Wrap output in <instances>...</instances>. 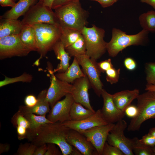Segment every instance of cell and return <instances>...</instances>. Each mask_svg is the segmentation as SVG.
I'll use <instances>...</instances> for the list:
<instances>
[{
    "label": "cell",
    "mask_w": 155,
    "mask_h": 155,
    "mask_svg": "<svg viewBox=\"0 0 155 155\" xmlns=\"http://www.w3.org/2000/svg\"><path fill=\"white\" fill-rule=\"evenodd\" d=\"M118 0H96L103 8L108 7L112 5Z\"/></svg>",
    "instance_id": "bcb514c9"
},
{
    "label": "cell",
    "mask_w": 155,
    "mask_h": 155,
    "mask_svg": "<svg viewBox=\"0 0 155 155\" xmlns=\"http://www.w3.org/2000/svg\"><path fill=\"white\" fill-rule=\"evenodd\" d=\"M98 68L101 72L104 73L108 69L113 67L111 59L97 63Z\"/></svg>",
    "instance_id": "74e56055"
},
{
    "label": "cell",
    "mask_w": 155,
    "mask_h": 155,
    "mask_svg": "<svg viewBox=\"0 0 155 155\" xmlns=\"http://www.w3.org/2000/svg\"><path fill=\"white\" fill-rule=\"evenodd\" d=\"M72 84L71 94L74 102L80 103L86 108L95 111L90 103L88 91L91 85L86 75L77 79Z\"/></svg>",
    "instance_id": "5bb4252c"
},
{
    "label": "cell",
    "mask_w": 155,
    "mask_h": 155,
    "mask_svg": "<svg viewBox=\"0 0 155 155\" xmlns=\"http://www.w3.org/2000/svg\"><path fill=\"white\" fill-rule=\"evenodd\" d=\"M127 127L125 120L122 119L118 121L109 133L106 141L109 144L118 148L124 155H133V139L127 138L124 135Z\"/></svg>",
    "instance_id": "ba28073f"
},
{
    "label": "cell",
    "mask_w": 155,
    "mask_h": 155,
    "mask_svg": "<svg viewBox=\"0 0 155 155\" xmlns=\"http://www.w3.org/2000/svg\"><path fill=\"white\" fill-rule=\"evenodd\" d=\"M146 91L136 98L138 113L131 120L127 127L129 131H138L145 121L155 118V92Z\"/></svg>",
    "instance_id": "5b68a950"
},
{
    "label": "cell",
    "mask_w": 155,
    "mask_h": 155,
    "mask_svg": "<svg viewBox=\"0 0 155 155\" xmlns=\"http://www.w3.org/2000/svg\"><path fill=\"white\" fill-rule=\"evenodd\" d=\"M65 49L71 57L86 54V43L82 34L75 42Z\"/></svg>",
    "instance_id": "83f0119b"
},
{
    "label": "cell",
    "mask_w": 155,
    "mask_h": 155,
    "mask_svg": "<svg viewBox=\"0 0 155 155\" xmlns=\"http://www.w3.org/2000/svg\"><path fill=\"white\" fill-rule=\"evenodd\" d=\"M23 26L22 21L18 19L0 18V38L19 34Z\"/></svg>",
    "instance_id": "7402d4cb"
},
{
    "label": "cell",
    "mask_w": 155,
    "mask_h": 155,
    "mask_svg": "<svg viewBox=\"0 0 155 155\" xmlns=\"http://www.w3.org/2000/svg\"><path fill=\"white\" fill-rule=\"evenodd\" d=\"M16 127L18 140H21L26 138L28 129L24 127L19 126H17Z\"/></svg>",
    "instance_id": "ee69618b"
},
{
    "label": "cell",
    "mask_w": 155,
    "mask_h": 155,
    "mask_svg": "<svg viewBox=\"0 0 155 155\" xmlns=\"http://www.w3.org/2000/svg\"><path fill=\"white\" fill-rule=\"evenodd\" d=\"M148 32L143 29L136 34L130 35L119 29L113 28L111 39L107 43L106 49L109 55L115 57L128 46L142 44L147 38Z\"/></svg>",
    "instance_id": "277c9868"
},
{
    "label": "cell",
    "mask_w": 155,
    "mask_h": 155,
    "mask_svg": "<svg viewBox=\"0 0 155 155\" xmlns=\"http://www.w3.org/2000/svg\"><path fill=\"white\" fill-rule=\"evenodd\" d=\"M11 121L16 127L18 126H21L27 129L28 130L30 128L29 121L19 111L13 116Z\"/></svg>",
    "instance_id": "1f68e13d"
},
{
    "label": "cell",
    "mask_w": 155,
    "mask_h": 155,
    "mask_svg": "<svg viewBox=\"0 0 155 155\" xmlns=\"http://www.w3.org/2000/svg\"><path fill=\"white\" fill-rule=\"evenodd\" d=\"M80 65L76 57H74L72 63L65 72L58 73L55 75L59 80L72 84L77 79L86 75Z\"/></svg>",
    "instance_id": "44dd1931"
},
{
    "label": "cell",
    "mask_w": 155,
    "mask_h": 155,
    "mask_svg": "<svg viewBox=\"0 0 155 155\" xmlns=\"http://www.w3.org/2000/svg\"><path fill=\"white\" fill-rule=\"evenodd\" d=\"M120 71V68L116 69L114 67L107 70L105 72L106 81L111 84L117 83L119 78Z\"/></svg>",
    "instance_id": "e575fe53"
},
{
    "label": "cell",
    "mask_w": 155,
    "mask_h": 155,
    "mask_svg": "<svg viewBox=\"0 0 155 155\" xmlns=\"http://www.w3.org/2000/svg\"><path fill=\"white\" fill-rule=\"evenodd\" d=\"M141 1L149 5L155 9V0H141Z\"/></svg>",
    "instance_id": "f907efd6"
},
{
    "label": "cell",
    "mask_w": 155,
    "mask_h": 155,
    "mask_svg": "<svg viewBox=\"0 0 155 155\" xmlns=\"http://www.w3.org/2000/svg\"><path fill=\"white\" fill-rule=\"evenodd\" d=\"M139 94V90L135 89L132 90H126L112 94L113 102L116 107L125 112L126 109L131 102L136 99Z\"/></svg>",
    "instance_id": "ac0fdd59"
},
{
    "label": "cell",
    "mask_w": 155,
    "mask_h": 155,
    "mask_svg": "<svg viewBox=\"0 0 155 155\" xmlns=\"http://www.w3.org/2000/svg\"><path fill=\"white\" fill-rule=\"evenodd\" d=\"M10 148V145L8 144L1 143L0 144V154L8 152Z\"/></svg>",
    "instance_id": "c3c4849f"
},
{
    "label": "cell",
    "mask_w": 155,
    "mask_h": 155,
    "mask_svg": "<svg viewBox=\"0 0 155 155\" xmlns=\"http://www.w3.org/2000/svg\"><path fill=\"white\" fill-rule=\"evenodd\" d=\"M32 50L20 40L19 34L0 38V59L26 56Z\"/></svg>",
    "instance_id": "9c48e42d"
},
{
    "label": "cell",
    "mask_w": 155,
    "mask_h": 155,
    "mask_svg": "<svg viewBox=\"0 0 155 155\" xmlns=\"http://www.w3.org/2000/svg\"><path fill=\"white\" fill-rule=\"evenodd\" d=\"M22 42L32 51H37V46L36 36L34 30L32 26L23 25L19 34Z\"/></svg>",
    "instance_id": "cb8c5ba5"
},
{
    "label": "cell",
    "mask_w": 155,
    "mask_h": 155,
    "mask_svg": "<svg viewBox=\"0 0 155 155\" xmlns=\"http://www.w3.org/2000/svg\"><path fill=\"white\" fill-rule=\"evenodd\" d=\"M102 155H124L118 148L109 144L107 142L105 143Z\"/></svg>",
    "instance_id": "d590c367"
},
{
    "label": "cell",
    "mask_w": 155,
    "mask_h": 155,
    "mask_svg": "<svg viewBox=\"0 0 155 155\" xmlns=\"http://www.w3.org/2000/svg\"><path fill=\"white\" fill-rule=\"evenodd\" d=\"M15 0H0V5L3 7H14L16 5Z\"/></svg>",
    "instance_id": "7dc6e473"
},
{
    "label": "cell",
    "mask_w": 155,
    "mask_h": 155,
    "mask_svg": "<svg viewBox=\"0 0 155 155\" xmlns=\"http://www.w3.org/2000/svg\"><path fill=\"white\" fill-rule=\"evenodd\" d=\"M145 90L146 91H151L155 92V85L146 84Z\"/></svg>",
    "instance_id": "816d5d0a"
},
{
    "label": "cell",
    "mask_w": 155,
    "mask_h": 155,
    "mask_svg": "<svg viewBox=\"0 0 155 155\" xmlns=\"http://www.w3.org/2000/svg\"><path fill=\"white\" fill-rule=\"evenodd\" d=\"M91 1H96V0H90Z\"/></svg>",
    "instance_id": "11a10c76"
},
{
    "label": "cell",
    "mask_w": 155,
    "mask_h": 155,
    "mask_svg": "<svg viewBox=\"0 0 155 155\" xmlns=\"http://www.w3.org/2000/svg\"><path fill=\"white\" fill-rule=\"evenodd\" d=\"M60 40L65 49L75 42L82 35L81 31L75 29L62 28Z\"/></svg>",
    "instance_id": "484cf974"
},
{
    "label": "cell",
    "mask_w": 155,
    "mask_h": 155,
    "mask_svg": "<svg viewBox=\"0 0 155 155\" xmlns=\"http://www.w3.org/2000/svg\"><path fill=\"white\" fill-rule=\"evenodd\" d=\"M54 0H38V1L42 3L44 5L48 6L52 9V5Z\"/></svg>",
    "instance_id": "681fc988"
},
{
    "label": "cell",
    "mask_w": 155,
    "mask_h": 155,
    "mask_svg": "<svg viewBox=\"0 0 155 155\" xmlns=\"http://www.w3.org/2000/svg\"><path fill=\"white\" fill-rule=\"evenodd\" d=\"M21 113L30 123V128L29 129L36 128L46 124L53 123L46 118V116L35 115L32 113Z\"/></svg>",
    "instance_id": "f1b7e54d"
},
{
    "label": "cell",
    "mask_w": 155,
    "mask_h": 155,
    "mask_svg": "<svg viewBox=\"0 0 155 155\" xmlns=\"http://www.w3.org/2000/svg\"><path fill=\"white\" fill-rule=\"evenodd\" d=\"M115 124L107 125L95 127L80 132L87 138L96 150L98 155H102L104 144L108 135Z\"/></svg>",
    "instance_id": "7c38bea8"
},
{
    "label": "cell",
    "mask_w": 155,
    "mask_h": 155,
    "mask_svg": "<svg viewBox=\"0 0 155 155\" xmlns=\"http://www.w3.org/2000/svg\"><path fill=\"white\" fill-rule=\"evenodd\" d=\"M47 90H42L38 94V102L32 107H28L26 105L19 106L18 111L22 113H32L40 115L46 116L50 111V105L46 99Z\"/></svg>",
    "instance_id": "d6986e66"
},
{
    "label": "cell",
    "mask_w": 155,
    "mask_h": 155,
    "mask_svg": "<svg viewBox=\"0 0 155 155\" xmlns=\"http://www.w3.org/2000/svg\"><path fill=\"white\" fill-rule=\"evenodd\" d=\"M61 123L70 129L80 132L95 127L108 124L103 118L100 109L97 110L93 115L84 119L79 121L69 120Z\"/></svg>",
    "instance_id": "9a60e30c"
},
{
    "label": "cell",
    "mask_w": 155,
    "mask_h": 155,
    "mask_svg": "<svg viewBox=\"0 0 155 155\" xmlns=\"http://www.w3.org/2000/svg\"><path fill=\"white\" fill-rule=\"evenodd\" d=\"M47 69L51 84L47 90L46 99L51 108L62 98L71 93L72 84L58 79L54 75L51 67L49 66Z\"/></svg>",
    "instance_id": "8fae6325"
},
{
    "label": "cell",
    "mask_w": 155,
    "mask_h": 155,
    "mask_svg": "<svg viewBox=\"0 0 155 155\" xmlns=\"http://www.w3.org/2000/svg\"><path fill=\"white\" fill-rule=\"evenodd\" d=\"M152 149L154 153V155H155V146L152 147Z\"/></svg>",
    "instance_id": "db71d44e"
},
{
    "label": "cell",
    "mask_w": 155,
    "mask_h": 155,
    "mask_svg": "<svg viewBox=\"0 0 155 155\" xmlns=\"http://www.w3.org/2000/svg\"><path fill=\"white\" fill-rule=\"evenodd\" d=\"M15 0V1H16V0Z\"/></svg>",
    "instance_id": "9f6ffc18"
},
{
    "label": "cell",
    "mask_w": 155,
    "mask_h": 155,
    "mask_svg": "<svg viewBox=\"0 0 155 155\" xmlns=\"http://www.w3.org/2000/svg\"><path fill=\"white\" fill-rule=\"evenodd\" d=\"M95 112L84 107L80 103L74 102L70 110V120L79 121L84 119L91 116Z\"/></svg>",
    "instance_id": "d4e9b609"
},
{
    "label": "cell",
    "mask_w": 155,
    "mask_h": 155,
    "mask_svg": "<svg viewBox=\"0 0 155 155\" xmlns=\"http://www.w3.org/2000/svg\"><path fill=\"white\" fill-rule=\"evenodd\" d=\"M101 96L103 99V104L101 112L106 121L108 123H113L123 119L125 113L116 107L113 101L112 94L103 89Z\"/></svg>",
    "instance_id": "2e32d148"
},
{
    "label": "cell",
    "mask_w": 155,
    "mask_h": 155,
    "mask_svg": "<svg viewBox=\"0 0 155 155\" xmlns=\"http://www.w3.org/2000/svg\"><path fill=\"white\" fill-rule=\"evenodd\" d=\"M65 96L64 99L57 102L50 110L47 118L53 123H62L70 120V110L74 101L71 93Z\"/></svg>",
    "instance_id": "4fadbf2b"
},
{
    "label": "cell",
    "mask_w": 155,
    "mask_h": 155,
    "mask_svg": "<svg viewBox=\"0 0 155 155\" xmlns=\"http://www.w3.org/2000/svg\"><path fill=\"white\" fill-rule=\"evenodd\" d=\"M145 67L147 84L155 85V62L148 63Z\"/></svg>",
    "instance_id": "d6a6232c"
},
{
    "label": "cell",
    "mask_w": 155,
    "mask_h": 155,
    "mask_svg": "<svg viewBox=\"0 0 155 155\" xmlns=\"http://www.w3.org/2000/svg\"><path fill=\"white\" fill-rule=\"evenodd\" d=\"M37 146L32 143H26L20 145L15 155H34Z\"/></svg>",
    "instance_id": "836d02e7"
},
{
    "label": "cell",
    "mask_w": 155,
    "mask_h": 155,
    "mask_svg": "<svg viewBox=\"0 0 155 155\" xmlns=\"http://www.w3.org/2000/svg\"><path fill=\"white\" fill-rule=\"evenodd\" d=\"M125 113L128 117L132 118L136 116L138 113L137 106L130 105L125 110Z\"/></svg>",
    "instance_id": "b9f144b4"
},
{
    "label": "cell",
    "mask_w": 155,
    "mask_h": 155,
    "mask_svg": "<svg viewBox=\"0 0 155 155\" xmlns=\"http://www.w3.org/2000/svg\"><path fill=\"white\" fill-rule=\"evenodd\" d=\"M139 141L143 144L152 148L155 146V138L148 133L143 136Z\"/></svg>",
    "instance_id": "8d00e7d4"
},
{
    "label": "cell",
    "mask_w": 155,
    "mask_h": 155,
    "mask_svg": "<svg viewBox=\"0 0 155 155\" xmlns=\"http://www.w3.org/2000/svg\"><path fill=\"white\" fill-rule=\"evenodd\" d=\"M139 20L143 29L155 32V11H148L143 13L140 16Z\"/></svg>",
    "instance_id": "4316f807"
},
{
    "label": "cell",
    "mask_w": 155,
    "mask_h": 155,
    "mask_svg": "<svg viewBox=\"0 0 155 155\" xmlns=\"http://www.w3.org/2000/svg\"><path fill=\"white\" fill-rule=\"evenodd\" d=\"M75 57L82 67L83 72L88 78L91 87L98 96H100L103 85L100 79L101 72L98 68L96 61L86 54Z\"/></svg>",
    "instance_id": "30bf717a"
},
{
    "label": "cell",
    "mask_w": 155,
    "mask_h": 155,
    "mask_svg": "<svg viewBox=\"0 0 155 155\" xmlns=\"http://www.w3.org/2000/svg\"><path fill=\"white\" fill-rule=\"evenodd\" d=\"M70 129L59 122L47 123L28 130L26 138L37 146L49 143L55 144L59 147L63 155H81L67 141Z\"/></svg>",
    "instance_id": "6da1fadb"
},
{
    "label": "cell",
    "mask_w": 155,
    "mask_h": 155,
    "mask_svg": "<svg viewBox=\"0 0 155 155\" xmlns=\"http://www.w3.org/2000/svg\"><path fill=\"white\" fill-rule=\"evenodd\" d=\"M133 139V151L135 155H154L152 148L141 143L137 137Z\"/></svg>",
    "instance_id": "f546056e"
},
{
    "label": "cell",
    "mask_w": 155,
    "mask_h": 155,
    "mask_svg": "<svg viewBox=\"0 0 155 155\" xmlns=\"http://www.w3.org/2000/svg\"><path fill=\"white\" fill-rule=\"evenodd\" d=\"M36 36L37 50L40 55L35 62L46 56L49 51L52 50L54 45L60 40L61 29L60 27L47 24H38L32 25Z\"/></svg>",
    "instance_id": "3957f363"
},
{
    "label": "cell",
    "mask_w": 155,
    "mask_h": 155,
    "mask_svg": "<svg viewBox=\"0 0 155 155\" xmlns=\"http://www.w3.org/2000/svg\"><path fill=\"white\" fill-rule=\"evenodd\" d=\"M123 63L125 68L129 71H133L136 68L137 63L135 61L131 58H126L124 59Z\"/></svg>",
    "instance_id": "ab89813d"
},
{
    "label": "cell",
    "mask_w": 155,
    "mask_h": 155,
    "mask_svg": "<svg viewBox=\"0 0 155 155\" xmlns=\"http://www.w3.org/2000/svg\"><path fill=\"white\" fill-rule=\"evenodd\" d=\"M55 10L61 28L81 31L88 25L89 12L82 8L79 1L64 5Z\"/></svg>",
    "instance_id": "7a4b0ae2"
},
{
    "label": "cell",
    "mask_w": 155,
    "mask_h": 155,
    "mask_svg": "<svg viewBox=\"0 0 155 155\" xmlns=\"http://www.w3.org/2000/svg\"><path fill=\"white\" fill-rule=\"evenodd\" d=\"M52 50L57 57L60 60V63L54 72L63 73L65 72L69 66V61L71 57L66 51L61 41L60 40L57 42L53 46Z\"/></svg>",
    "instance_id": "603a6c76"
},
{
    "label": "cell",
    "mask_w": 155,
    "mask_h": 155,
    "mask_svg": "<svg viewBox=\"0 0 155 155\" xmlns=\"http://www.w3.org/2000/svg\"><path fill=\"white\" fill-rule=\"evenodd\" d=\"M47 150V144H45L37 146L34 155H44Z\"/></svg>",
    "instance_id": "f6af8a7d"
},
{
    "label": "cell",
    "mask_w": 155,
    "mask_h": 155,
    "mask_svg": "<svg viewBox=\"0 0 155 155\" xmlns=\"http://www.w3.org/2000/svg\"><path fill=\"white\" fill-rule=\"evenodd\" d=\"M52 9L38 1L24 15L22 22L23 25L32 26L42 23L60 27L59 20Z\"/></svg>",
    "instance_id": "52a82bcc"
},
{
    "label": "cell",
    "mask_w": 155,
    "mask_h": 155,
    "mask_svg": "<svg viewBox=\"0 0 155 155\" xmlns=\"http://www.w3.org/2000/svg\"><path fill=\"white\" fill-rule=\"evenodd\" d=\"M90 28L85 26L81 32L86 43V54L96 61L107 51V42L104 39V30L94 24Z\"/></svg>",
    "instance_id": "8992f818"
},
{
    "label": "cell",
    "mask_w": 155,
    "mask_h": 155,
    "mask_svg": "<svg viewBox=\"0 0 155 155\" xmlns=\"http://www.w3.org/2000/svg\"><path fill=\"white\" fill-rule=\"evenodd\" d=\"M66 140L69 144L77 149L82 155H98L96 149L86 136L77 131L70 129Z\"/></svg>",
    "instance_id": "e0dca14e"
},
{
    "label": "cell",
    "mask_w": 155,
    "mask_h": 155,
    "mask_svg": "<svg viewBox=\"0 0 155 155\" xmlns=\"http://www.w3.org/2000/svg\"><path fill=\"white\" fill-rule=\"evenodd\" d=\"M38 0H19L15 6L0 16V18L18 19L24 15Z\"/></svg>",
    "instance_id": "ffe728a7"
},
{
    "label": "cell",
    "mask_w": 155,
    "mask_h": 155,
    "mask_svg": "<svg viewBox=\"0 0 155 155\" xmlns=\"http://www.w3.org/2000/svg\"><path fill=\"white\" fill-rule=\"evenodd\" d=\"M5 79L0 82V87L18 82H30L33 79V77L31 75L26 73H24L21 75L16 77L11 78L6 76H5Z\"/></svg>",
    "instance_id": "4dcf8cb0"
},
{
    "label": "cell",
    "mask_w": 155,
    "mask_h": 155,
    "mask_svg": "<svg viewBox=\"0 0 155 155\" xmlns=\"http://www.w3.org/2000/svg\"><path fill=\"white\" fill-rule=\"evenodd\" d=\"M80 0H54L53 3L52 9H56L67 4L79 1Z\"/></svg>",
    "instance_id": "7bdbcfd3"
},
{
    "label": "cell",
    "mask_w": 155,
    "mask_h": 155,
    "mask_svg": "<svg viewBox=\"0 0 155 155\" xmlns=\"http://www.w3.org/2000/svg\"><path fill=\"white\" fill-rule=\"evenodd\" d=\"M47 150L44 155H60L62 154L56 147L55 144L51 143L47 144Z\"/></svg>",
    "instance_id": "f35d334b"
},
{
    "label": "cell",
    "mask_w": 155,
    "mask_h": 155,
    "mask_svg": "<svg viewBox=\"0 0 155 155\" xmlns=\"http://www.w3.org/2000/svg\"><path fill=\"white\" fill-rule=\"evenodd\" d=\"M148 133L155 138V127H152L150 129Z\"/></svg>",
    "instance_id": "f5cc1de1"
},
{
    "label": "cell",
    "mask_w": 155,
    "mask_h": 155,
    "mask_svg": "<svg viewBox=\"0 0 155 155\" xmlns=\"http://www.w3.org/2000/svg\"><path fill=\"white\" fill-rule=\"evenodd\" d=\"M38 99L32 94L27 96L25 98L24 102L25 105L28 107H32L35 106L38 102Z\"/></svg>",
    "instance_id": "60d3db41"
}]
</instances>
